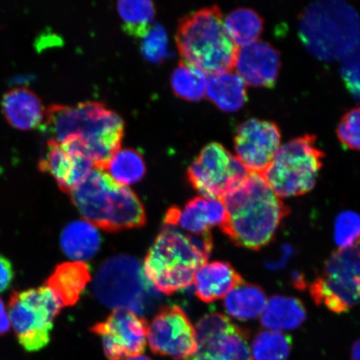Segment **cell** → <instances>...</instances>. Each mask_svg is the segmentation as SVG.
Masks as SVG:
<instances>
[{
  "label": "cell",
  "instance_id": "1",
  "mask_svg": "<svg viewBox=\"0 0 360 360\" xmlns=\"http://www.w3.org/2000/svg\"><path fill=\"white\" fill-rule=\"evenodd\" d=\"M227 219L220 226L237 246L259 250L269 244L290 213L262 175L250 173L221 200Z\"/></svg>",
  "mask_w": 360,
  "mask_h": 360
},
{
  "label": "cell",
  "instance_id": "2",
  "mask_svg": "<svg viewBox=\"0 0 360 360\" xmlns=\"http://www.w3.org/2000/svg\"><path fill=\"white\" fill-rule=\"evenodd\" d=\"M44 120V128L51 137L49 141L62 143L71 137L79 139L94 169L101 170L120 150L124 136L123 119L100 102L53 105L46 111Z\"/></svg>",
  "mask_w": 360,
  "mask_h": 360
},
{
  "label": "cell",
  "instance_id": "3",
  "mask_svg": "<svg viewBox=\"0 0 360 360\" xmlns=\"http://www.w3.org/2000/svg\"><path fill=\"white\" fill-rule=\"evenodd\" d=\"M213 247L210 232L195 236L165 225L148 251L143 273L158 292L172 295L192 285L197 270L208 262Z\"/></svg>",
  "mask_w": 360,
  "mask_h": 360
},
{
  "label": "cell",
  "instance_id": "4",
  "mask_svg": "<svg viewBox=\"0 0 360 360\" xmlns=\"http://www.w3.org/2000/svg\"><path fill=\"white\" fill-rule=\"evenodd\" d=\"M70 195L85 220L103 231L117 232L146 224V210L136 193L101 169H94Z\"/></svg>",
  "mask_w": 360,
  "mask_h": 360
},
{
  "label": "cell",
  "instance_id": "5",
  "mask_svg": "<svg viewBox=\"0 0 360 360\" xmlns=\"http://www.w3.org/2000/svg\"><path fill=\"white\" fill-rule=\"evenodd\" d=\"M299 35L319 60H343L360 41V16L347 2L319 0L301 13Z\"/></svg>",
  "mask_w": 360,
  "mask_h": 360
},
{
  "label": "cell",
  "instance_id": "6",
  "mask_svg": "<svg viewBox=\"0 0 360 360\" xmlns=\"http://www.w3.org/2000/svg\"><path fill=\"white\" fill-rule=\"evenodd\" d=\"M176 44L184 61L210 75L231 70L238 49L225 29L221 11L215 6L184 17Z\"/></svg>",
  "mask_w": 360,
  "mask_h": 360
},
{
  "label": "cell",
  "instance_id": "7",
  "mask_svg": "<svg viewBox=\"0 0 360 360\" xmlns=\"http://www.w3.org/2000/svg\"><path fill=\"white\" fill-rule=\"evenodd\" d=\"M93 291L108 307L128 309L139 316L155 304L158 292L147 280L139 260L125 255L115 256L101 265Z\"/></svg>",
  "mask_w": 360,
  "mask_h": 360
},
{
  "label": "cell",
  "instance_id": "8",
  "mask_svg": "<svg viewBox=\"0 0 360 360\" xmlns=\"http://www.w3.org/2000/svg\"><path fill=\"white\" fill-rule=\"evenodd\" d=\"M325 154L314 135L283 143L262 176L278 197H295L309 192L316 184Z\"/></svg>",
  "mask_w": 360,
  "mask_h": 360
},
{
  "label": "cell",
  "instance_id": "9",
  "mask_svg": "<svg viewBox=\"0 0 360 360\" xmlns=\"http://www.w3.org/2000/svg\"><path fill=\"white\" fill-rule=\"evenodd\" d=\"M309 292L315 304L336 314L360 304V240L328 257Z\"/></svg>",
  "mask_w": 360,
  "mask_h": 360
},
{
  "label": "cell",
  "instance_id": "10",
  "mask_svg": "<svg viewBox=\"0 0 360 360\" xmlns=\"http://www.w3.org/2000/svg\"><path fill=\"white\" fill-rule=\"evenodd\" d=\"M62 308L60 300L46 285L13 292L8 311L22 347L28 352L44 348L51 341L53 321Z\"/></svg>",
  "mask_w": 360,
  "mask_h": 360
},
{
  "label": "cell",
  "instance_id": "11",
  "mask_svg": "<svg viewBox=\"0 0 360 360\" xmlns=\"http://www.w3.org/2000/svg\"><path fill=\"white\" fill-rule=\"evenodd\" d=\"M250 174L240 160L221 143H210L187 171L188 181L202 197L221 200Z\"/></svg>",
  "mask_w": 360,
  "mask_h": 360
},
{
  "label": "cell",
  "instance_id": "12",
  "mask_svg": "<svg viewBox=\"0 0 360 360\" xmlns=\"http://www.w3.org/2000/svg\"><path fill=\"white\" fill-rule=\"evenodd\" d=\"M198 349L182 360H254L250 335L226 315L211 313L195 326Z\"/></svg>",
  "mask_w": 360,
  "mask_h": 360
},
{
  "label": "cell",
  "instance_id": "13",
  "mask_svg": "<svg viewBox=\"0 0 360 360\" xmlns=\"http://www.w3.org/2000/svg\"><path fill=\"white\" fill-rule=\"evenodd\" d=\"M147 341L152 352L176 360L191 357L198 349L195 328L177 305L160 309L148 326Z\"/></svg>",
  "mask_w": 360,
  "mask_h": 360
},
{
  "label": "cell",
  "instance_id": "14",
  "mask_svg": "<svg viewBox=\"0 0 360 360\" xmlns=\"http://www.w3.org/2000/svg\"><path fill=\"white\" fill-rule=\"evenodd\" d=\"M90 331L101 337L108 360H124L145 351L148 321L128 309H115L105 321L94 325Z\"/></svg>",
  "mask_w": 360,
  "mask_h": 360
},
{
  "label": "cell",
  "instance_id": "15",
  "mask_svg": "<svg viewBox=\"0 0 360 360\" xmlns=\"http://www.w3.org/2000/svg\"><path fill=\"white\" fill-rule=\"evenodd\" d=\"M281 143V133L276 123L256 118L246 120L236 134V157L250 173L262 174Z\"/></svg>",
  "mask_w": 360,
  "mask_h": 360
},
{
  "label": "cell",
  "instance_id": "16",
  "mask_svg": "<svg viewBox=\"0 0 360 360\" xmlns=\"http://www.w3.org/2000/svg\"><path fill=\"white\" fill-rule=\"evenodd\" d=\"M39 167L56 179L63 192L70 193L89 176L94 165L79 139L71 137L62 143L49 141Z\"/></svg>",
  "mask_w": 360,
  "mask_h": 360
},
{
  "label": "cell",
  "instance_id": "17",
  "mask_svg": "<svg viewBox=\"0 0 360 360\" xmlns=\"http://www.w3.org/2000/svg\"><path fill=\"white\" fill-rule=\"evenodd\" d=\"M233 67L245 84L255 87H272L280 71V53L273 45L258 39L238 49Z\"/></svg>",
  "mask_w": 360,
  "mask_h": 360
},
{
  "label": "cell",
  "instance_id": "18",
  "mask_svg": "<svg viewBox=\"0 0 360 360\" xmlns=\"http://www.w3.org/2000/svg\"><path fill=\"white\" fill-rule=\"evenodd\" d=\"M226 219L227 211L221 200L196 197L183 208H170L165 215V225L180 228L191 235L200 236L210 232L211 228L221 226Z\"/></svg>",
  "mask_w": 360,
  "mask_h": 360
},
{
  "label": "cell",
  "instance_id": "19",
  "mask_svg": "<svg viewBox=\"0 0 360 360\" xmlns=\"http://www.w3.org/2000/svg\"><path fill=\"white\" fill-rule=\"evenodd\" d=\"M193 283L198 298L202 302L211 303L225 298L244 281L231 264L214 261L198 269Z\"/></svg>",
  "mask_w": 360,
  "mask_h": 360
},
{
  "label": "cell",
  "instance_id": "20",
  "mask_svg": "<svg viewBox=\"0 0 360 360\" xmlns=\"http://www.w3.org/2000/svg\"><path fill=\"white\" fill-rule=\"evenodd\" d=\"M2 112L12 127L27 131L39 127L46 111L37 94L26 88H15L4 94Z\"/></svg>",
  "mask_w": 360,
  "mask_h": 360
},
{
  "label": "cell",
  "instance_id": "21",
  "mask_svg": "<svg viewBox=\"0 0 360 360\" xmlns=\"http://www.w3.org/2000/svg\"><path fill=\"white\" fill-rule=\"evenodd\" d=\"M90 281L88 264L71 261L58 264L45 285L55 292L64 307H70L78 302Z\"/></svg>",
  "mask_w": 360,
  "mask_h": 360
},
{
  "label": "cell",
  "instance_id": "22",
  "mask_svg": "<svg viewBox=\"0 0 360 360\" xmlns=\"http://www.w3.org/2000/svg\"><path fill=\"white\" fill-rule=\"evenodd\" d=\"M101 245L100 233L96 226L85 219L75 220L63 229L60 245L71 259L83 262L92 259Z\"/></svg>",
  "mask_w": 360,
  "mask_h": 360
},
{
  "label": "cell",
  "instance_id": "23",
  "mask_svg": "<svg viewBox=\"0 0 360 360\" xmlns=\"http://www.w3.org/2000/svg\"><path fill=\"white\" fill-rule=\"evenodd\" d=\"M206 94L220 110L229 112L241 109L248 98L245 81L231 70L210 75Z\"/></svg>",
  "mask_w": 360,
  "mask_h": 360
},
{
  "label": "cell",
  "instance_id": "24",
  "mask_svg": "<svg viewBox=\"0 0 360 360\" xmlns=\"http://www.w3.org/2000/svg\"><path fill=\"white\" fill-rule=\"evenodd\" d=\"M306 310L301 301L292 297L273 296L261 314V325L269 331L295 330L305 321Z\"/></svg>",
  "mask_w": 360,
  "mask_h": 360
},
{
  "label": "cell",
  "instance_id": "25",
  "mask_svg": "<svg viewBox=\"0 0 360 360\" xmlns=\"http://www.w3.org/2000/svg\"><path fill=\"white\" fill-rule=\"evenodd\" d=\"M267 301L262 288L243 283L225 297L224 306L231 317L245 321L260 316Z\"/></svg>",
  "mask_w": 360,
  "mask_h": 360
},
{
  "label": "cell",
  "instance_id": "26",
  "mask_svg": "<svg viewBox=\"0 0 360 360\" xmlns=\"http://www.w3.org/2000/svg\"><path fill=\"white\" fill-rule=\"evenodd\" d=\"M120 186H131L141 181L146 173V165L141 153L133 148H120L101 169Z\"/></svg>",
  "mask_w": 360,
  "mask_h": 360
},
{
  "label": "cell",
  "instance_id": "27",
  "mask_svg": "<svg viewBox=\"0 0 360 360\" xmlns=\"http://www.w3.org/2000/svg\"><path fill=\"white\" fill-rule=\"evenodd\" d=\"M227 33L237 46H246L258 40L264 28V20L250 8H238L224 20Z\"/></svg>",
  "mask_w": 360,
  "mask_h": 360
},
{
  "label": "cell",
  "instance_id": "28",
  "mask_svg": "<svg viewBox=\"0 0 360 360\" xmlns=\"http://www.w3.org/2000/svg\"><path fill=\"white\" fill-rule=\"evenodd\" d=\"M170 82L178 97L198 101L205 96L208 78L205 72L183 60L175 68Z\"/></svg>",
  "mask_w": 360,
  "mask_h": 360
},
{
  "label": "cell",
  "instance_id": "29",
  "mask_svg": "<svg viewBox=\"0 0 360 360\" xmlns=\"http://www.w3.org/2000/svg\"><path fill=\"white\" fill-rule=\"evenodd\" d=\"M117 8L126 32L134 37H143L155 15L154 3L150 0H122Z\"/></svg>",
  "mask_w": 360,
  "mask_h": 360
},
{
  "label": "cell",
  "instance_id": "30",
  "mask_svg": "<svg viewBox=\"0 0 360 360\" xmlns=\"http://www.w3.org/2000/svg\"><path fill=\"white\" fill-rule=\"evenodd\" d=\"M292 338L281 332L259 333L252 344L255 360H287L290 354Z\"/></svg>",
  "mask_w": 360,
  "mask_h": 360
},
{
  "label": "cell",
  "instance_id": "31",
  "mask_svg": "<svg viewBox=\"0 0 360 360\" xmlns=\"http://www.w3.org/2000/svg\"><path fill=\"white\" fill-rule=\"evenodd\" d=\"M141 39V52L147 60L159 63L167 57L168 37L163 26L152 24Z\"/></svg>",
  "mask_w": 360,
  "mask_h": 360
},
{
  "label": "cell",
  "instance_id": "32",
  "mask_svg": "<svg viewBox=\"0 0 360 360\" xmlns=\"http://www.w3.org/2000/svg\"><path fill=\"white\" fill-rule=\"evenodd\" d=\"M334 233L340 249L353 245L360 240V215L353 211L340 213L335 219Z\"/></svg>",
  "mask_w": 360,
  "mask_h": 360
},
{
  "label": "cell",
  "instance_id": "33",
  "mask_svg": "<svg viewBox=\"0 0 360 360\" xmlns=\"http://www.w3.org/2000/svg\"><path fill=\"white\" fill-rule=\"evenodd\" d=\"M337 134L345 146L360 150V107L354 108L342 117Z\"/></svg>",
  "mask_w": 360,
  "mask_h": 360
},
{
  "label": "cell",
  "instance_id": "34",
  "mask_svg": "<svg viewBox=\"0 0 360 360\" xmlns=\"http://www.w3.org/2000/svg\"><path fill=\"white\" fill-rule=\"evenodd\" d=\"M340 73L346 87L355 100L360 103V41L342 60Z\"/></svg>",
  "mask_w": 360,
  "mask_h": 360
},
{
  "label": "cell",
  "instance_id": "35",
  "mask_svg": "<svg viewBox=\"0 0 360 360\" xmlns=\"http://www.w3.org/2000/svg\"><path fill=\"white\" fill-rule=\"evenodd\" d=\"M13 270L11 261L0 255V292L6 291L11 285Z\"/></svg>",
  "mask_w": 360,
  "mask_h": 360
},
{
  "label": "cell",
  "instance_id": "36",
  "mask_svg": "<svg viewBox=\"0 0 360 360\" xmlns=\"http://www.w3.org/2000/svg\"><path fill=\"white\" fill-rule=\"evenodd\" d=\"M11 327L10 315L4 301L0 299V336L7 334Z\"/></svg>",
  "mask_w": 360,
  "mask_h": 360
},
{
  "label": "cell",
  "instance_id": "37",
  "mask_svg": "<svg viewBox=\"0 0 360 360\" xmlns=\"http://www.w3.org/2000/svg\"><path fill=\"white\" fill-rule=\"evenodd\" d=\"M351 356H352V360H360V340L354 344Z\"/></svg>",
  "mask_w": 360,
  "mask_h": 360
},
{
  "label": "cell",
  "instance_id": "38",
  "mask_svg": "<svg viewBox=\"0 0 360 360\" xmlns=\"http://www.w3.org/2000/svg\"><path fill=\"white\" fill-rule=\"evenodd\" d=\"M124 360H152L148 356H145V355H138V356L126 358Z\"/></svg>",
  "mask_w": 360,
  "mask_h": 360
}]
</instances>
